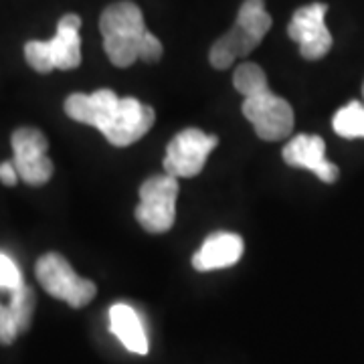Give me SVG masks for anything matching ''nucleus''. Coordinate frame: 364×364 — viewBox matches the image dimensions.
Masks as SVG:
<instances>
[{"instance_id": "1", "label": "nucleus", "mask_w": 364, "mask_h": 364, "mask_svg": "<svg viewBox=\"0 0 364 364\" xmlns=\"http://www.w3.org/2000/svg\"><path fill=\"white\" fill-rule=\"evenodd\" d=\"M107 59L116 67H130L140 61V47L148 33L140 6L132 0H119L105 9L100 18Z\"/></svg>"}, {"instance_id": "2", "label": "nucleus", "mask_w": 364, "mask_h": 364, "mask_svg": "<svg viewBox=\"0 0 364 364\" xmlns=\"http://www.w3.org/2000/svg\"><path fill=\"white\" fill-rule=\"evenodd\" d=\"M81 16L63 14L57 23V33L51 41H28L25 45V59L39 73H51L53 69H75L81 65Z\"/></svg>"}, {"instance_id": "3", "label": "nucleus", "mask_w": 364, "mask_h": 364, "mask_svg": "<svg viewBox=\"0 0 364 364\" xmlns=\"http://www.w3.org/2000/svg\"><path fill=\"white\" fill-rule=\"evenodd\" d=\"M178 178L170 174H156L142 182L140 203L136 207V221L148 233H166L176 221Z\"/></svg>"}, {"instance_id": "4", "label": "nucleus", "mask_w": 364, "mask_h": 364, "mask_svg": "<svg viewBox=\"0 0 364 364\" xmlns=\"http://www.w3.org/2000/svg\"><path fill=\"white\" fill-rule=\"evenodd\" d=\"M37 279L43 289L57 299L67 301L71 308H83L95 298L97 287L93 282L79 277L69 261L59 253H47L37 261Z\"/></svg>"}, {"instance_id": "5", "label": "nucleus", "mask_w": 364, "mask_h": 364, "mask_svg": "<svg viewBox=\"0 0 364 364\" xmlns=\"http://www.w3.org/2000/svg\"><path fill=\"white\" fill-rule=\"evenodd\" d=\"M219 138L198 130V128H186L176 134L166 146L164 156V172L174 178H191L196 176L205 168L208 154L217 148Z\"/></svg>"}, {"instance_id": "6", "label": "nucleus", "mask_w": 364, "mask_h": 364, "mask_svg": "<svg viewBox=\"0 0 364 364\" xmlns=\"http://www.w3.org/2000/svg\"><path fill=\"white\" fill-rule=\"evenodd\" d=\"M243 116L247 117L255 134L265 142H279L294 132V109L289 102L273 91H261L245 97Z\"/></svg>"}, {"instance_id": "7", "label": "nucleus", "mask_w": 364, "mask_h": 364, "mask_svg": "<svg viewBox=\"0 0 364 364\" xmlns=\"http://www.w3.org/2000/svg\"><path fill=\"white\" fill-rule=\"evenodd\" d=\"M11 144L18 178H23L31 186H41L51 181L53 160L47 156L49 142L43 132L37 128H18L13 132Z\"/></svg>"}, {"instance_id": "8", "label": "nucleus", "mask_w": 364, "mask_h": 364, "mask_svg": "<svg viewBox=\"0 0 364 364\" xmlns=\"http://www.w3.org/2000/svg\"><path fill=\"white\" fill-rule=\"evenodd\" d=\"M328 4L312 2L298 9L287 26L289 39L299 45V55L308 61H318L332 49V35L326 26Z\"/></svg>"}, {"instance_id": "9", "label": "nucleus", "mask_w": 364, "mask_h": 364, "mask_svg": "<svg viewBox=\"0 0 364 364\" xmlns=\"http://www.w3.org/2000/svg\"><path fill=\"white\" fill-rule=\"evenodd\" d=\"M154 119L156 114L150 105L136 97H119L116 112L102 134L112 146L124 148L144 138L154 126Z\"/></svg>"}, {"instance_id": "10", "label": "nucleus", "mask_w": 364, "mask_h": 364, "mask_svg": "<svg viewBox=\"0 0 364 364\" xmlns=\"http://www.w3.org/2000/svg\"><path fill=\"white\" fill-rule=\"evenodd\" d=\"M284 162L296 168L312 170L322 182H336L340 170L326 158V142L314 134H299L294 136L284 148Z\"/></svg>"}, {"instance_id": "11", "label": "nucleus", "mask_w": 364, "mask_h": 364, "mask_svg": "<svg viewBox=\"0 0 364 364\" xmlns=\"http://www.w3.org/2000/svg\"><path fill=\"white\" fill-rule=\"evenodd\" d=\"M117 102H119V97L116 91L97 90L93 93H71L65 100L63 107L71 119L104 132L116 112Z\"/></svg>"}, {"instance_id": "12", "label": "nucleus", "mask_w": 364, "mask_h": 364, "mask_svg": "<svg viewBox=\"0 0 364 364\" xmlns=\"http://www.w3.org/2000/svg\"><path fill=\"white\" fill-rule=\"evenodd\" d=\"M245 243L237 233L217 231L208 235L200 249L193 255V267L196 272H215L233 267L243 257Z\"/></svg>"}, {"instance_id": "13", "label": "nucleus", "mask_w": 364, "mask_h": 364, "mask_svg": "<svg viewBox=\"0 0 364 364\" xmlns=\"http://www.w3.org/2000/svg\"><path fill=\"white\" fill-rule=\"evenodd\" d=\"M109 328L117 340L134 354H148V336L138 312L128 304L109 308Z\"/></svg>"}, {"instance_id": "14", "label": "nucleus", "mask_w": 364, "mask_h": 364, "mask_svg": "<svg viewBox=\"0 0 364 364\" xmlns=\"http://www.w3.org/2000/svg\"><path fill=\"white\" fill-rule=\"evenodd\" d=\"M235 23L261 43L272 28V16L265 9V0H245L239 9Z\"/></svg>"}, {"instance_id": "15", "label": "nucleus", "mask_w": 364, "mask_h": 364, "mask_svg": "<svg viewBox=\"0 0 364 364\" xmlns=\"http://www.w3.org/2000/svg\"><path fill=\"white\" fill-rule=\"evenodd\" d=\"M332 128L338 136L346 138V140L364 138V104L348 102L344 107H340L334 114Z\"/></svg>"}, {"instance_id": "16", "label": "nucleus", "mask_w": 364, "mask_h": 364, "mask_svg": "<svg viewBox=\"0 0 364 364\" xmlns=\"http://www.w3.org/2000/svg\"><path fill=\"white\" fill-rule=\"evenodd\" d=\"M233 85L243 97H251V95H257L261 91L269 90L267 75L257 63H243V65L237 67L233 75Z\"/></svg>"}, {"instance_id": "17", "label": "nucleus", "mask_w": 364, "mask_h": 364, "mask_svg": "<svg viewBox=\"0 0 364 364\" xmlns=\"http://www.w3.org/2000/svg\"><path fill=\"white\" fill-rule=\"evenodd\" d=\"M11 312H13L14 320H16V326H18V332L23 334L31 328V322H33V314H35V291L33 287H28L26 284L18 286L16 289L11 291Z\"/></svg>"}, {"instance_id": "18", "label": "nucleus", "mask_w": 364, "mask_h": 364, "mask_svg": "<svg viewBox=\"0 0 364 364\" xmlns=\"http://www.w3.org/2000/svg\"><path fill=\"white\" fill-rule=\"evenodd\" d=\"M23 284L25 282H23V275H21V269L16 267V263L9 255L0 253V287L13 291Z\"/></svg>"}, {"instance_id": "19", "label": "nucleus", "mask_w": 364, "mask_h": 364, "mask_svg": "<svg viewBox=\"0 0 364 364\" xmlns=\"http://www.w3.org/2000/svg\"><path fill=\"white\" fill-rule=\"evenodd\" d=\"M18 326L9 306H0V344L9 346L18 336Z\"/></svg>"}, {"instance_id": "20", "label": "nucleus", "mask_w": 364, "mask_h": 364, "mask_svg": "<svg viewBox=\"0 0 364 364\" xmlns=\"http://www.w3.org/2000/svg\"><path fill=\"white\" fill-rule=\"evenodd\" d=\"M162 53H164V47H162L160 39L148 31L142 41V47H140V61H144V63H156V61L162 59Z\"/></svg>"}, {"instance_id": "21", "label": "nucleus", "mask_w": 364, "mask_h": 364, "mask_svg": "<svg viewBox=\"0 0 364 364\" xmlns=\"http://www.w3.org/2000/svg\"><path fill=\"white\" fill-rule=\"evenodd\" d=\"M0 181H2V184H6V186H14L16 184L18 172H16L14 162H2L0 164Z\"/></svg>"}, {"instance_id": "22", "label": "nucleus", "mask_w": 364, "mask_h": 364, "mask_svg": "<svg viewBox=\"0 0 364 364\" xmlns=\"http://www.w3.org/2000/svg\"><path fill=\"white\" fill-rule=\"evenodd\" d=\"M363 95H364V85H363Z\"/></svg>"}]
</instances>
